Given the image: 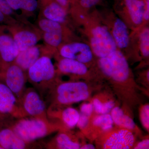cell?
<instances>
[{"instance_id": "obj_11", "label": "cell", "mask_w": 149, "mask_h": 149, "mask_svg": "<svg viewBox=\"0 0 149 149\" xmlns=\"http://www.w3.org/2000/svg\"><path fill=\"white\" fill-rule=\"evenodd\" d=\"M57 52L61 57L75 60L86 65L93 61L95 56L89 44L78 41L64 44Z\"/></svg>"}, {"instance_id": "obj_36", "label": "cell", "mask_w": 149, "mask_h": 149, "mask_svg": "<svg viewBox=\"0 0 149 149\" xmlns=\"http://www.w3.org/2000/svg\"><path fill=\"white\" fill-rule=\"evenodd\" d=\"M80 149H95V147L93 144H88L84 145L80 147Z\"/></svg>"}, {"instance_id": "obj_25", "label": "cell", "mask_w": 149, "mask_h": 149, "mask_svg": "<svg viewBox=\"0 0 149 149\" xmlns=\"http://www.w3.org/2000/svg\"><path fill=\"white\" fill-rule=\"evenodd\" d=\"M61 116L65 125L68 128H72L77 125L80 117V113L75 109L68 107L62 112Z\"/></svg>"}, {"instance_id": "obj_3", "label": "cell", "mask_w": 149, "mask_h": 149, "mask_svg": "<svg viewBox=\"0 0 149 149\" xmlns=\"http://www.w3.org/2000/svg\"><path fill=\"white\" fill-rule=\"evenodd\" d=\"M98 58L99 67L105 75L116 82L121 83L128 80L130 68L122 51L117 49L107 56Z\"/></svg>"}, {"instance_id": "obj_13", "label": "cell", "mask_w": 149, "mask_h": 149, "mask_svg": "<svg viewBox=\"0 0 149 149\" xmlns=\"http://www.w3.org/2000/svg\"><path fill=\"white\" fill-rule=\"evenodd\" d=\"M131 131L120 128L107 132L103 139V148L107 149L131 148L135 142V137Z\"/></svg>"}, {"instance_id": "obj_23", "label": "cell", "mask_w": 149, "mask_h": 149, "mask_svg": "<svg viewBox=\"0 0 149 149\" xmlns=\"http://www.w3.org/2000/svg\"><path fill=\"white\" fill-rule=\"evenodd\" d=\"M54 144L57 148L61 149H80V144L74 141L68 134L59 133L57 136Z\"/></svg>"}, {"instance_id": "obj_19", "label": "cell", "mask_w": 149, "mask_h": 149, "mask_svg": "<svg viewBox=\"0 0 149 149\" xmlns=\"http://www.w3.org/2000/svg\"><path fill=\"white\" fill-rule=\"evenodd\" d=\"M37 27L42 32L72 33L68 26L41 16L37 20Z\"/></svg>"}, {"instance_id": "obj_10", "label": "cell", "mask_w": 149, "mask_h": 149, "mask_svg": "<svg viewBox=\"0 0 149 149\" xmlns=\"http://www.w3.org/2000/svg\"><path fill=\"white\" fill-rule=\"evenodd\" d=\"M19 52L7 26L0 24V71L15 62Z\"/></svg>"}, {"instance_id": "obj_9", "label": "cell", "mask_w": 149, "mask_h": 149, "mask_svg": "<svg viewBox=\"0 0 149 149\" xmlns=\"http://www.w3.org/2000/svg\"><path fill=\"white\" fill-rule=\"evenodd\" d=\"M27 77L26 72L15 63L0 71V77L3 80L4 83L14 94L19 102L24 93Z\"/></svg>"}, {"instance_id": "obj_28", "label": "cell", "mask_w": 149, "mask_h": 149, "mask_svg": "<svg viewBox=\"0 0 149 149\" xmlns=\"http://www.w3.org/2000/svg\"><path fill=\"white\" fill-rule=\"evenodd\" d=\"M141 123L144 128L148 131L149 129V106L146 104L142 107L140 111Z\"/></svg>"}, {"instance_id": "obj_33", "label": "cell", "mask_w": 149, "mask_h": 149, "mask_svg": "<svg viewBox=\"0 0 149 149\" xmlns=\"http://www.w3.org/2000/svg\"><path fill=\"white\" fill-rule=\"evenodd\" d=\"M115 103L112 100H109L102 102L101 114L109 113L114 107Z\"/></svg>"}, {"instance_id": "obj_21", "label": "cell", "mask_w": 149, "mask_h": 149, "mask_svg": "<svg viewBox=\"0 0 149 149\" xmlns=\"http://www.w3.org/2000/svg\"><path fill=\"white\" fill-rule=\"evenodd\" d=\"M11 8L21 11L24 15L31 16L39 8L38 0H7Z\"/></svg>"}, {"instance_id": "obj_1", "label": "cell", "mask_w": 149, "mask_h": 149, "mask_svg": "<svg viewBox=\"0 0 149 149\" xmlns=\"http://www.w3.org/2000/svg\"><path fill=\"white\" fill-rule=\"evenodd\" d=\"M85 15L81 22L85 24V34L94 55L104 57L118 49L109 29L102 22L99 14Z\"/></svg>"}, {"instance_id": "obj_24", "label": "cell", "mask_w": 149, "mask_h": 149, "mask_svg": "<svg viewBox=\"0 0 149 149\" xmlns=\"http://www.w3.org/2000/svg\"><path fill=\"white\" fill-rule=\"evenodd\" d=\"M113 123L111 115L109 113L99 114L93 120V126L103 132H107L111 130Z\"/></svg>"}, {"instance_id": "obj_26", "label": "cell", "mask_w": 149, "mask_h": 149, "mask_svg": "<svg viewBox=\"0 0 149 149\" xmlns=\"http://www.w3.org/2000/svg\"><path fill=\"white\" fill-rule=\"evenodd\" d=\"M67 11L70 14L72 12L82 9L80 0H54Z\"/></svg>"}, {"instance_id": "obj_12", "label": "cell", "mask_w": 149, "mask_h": 149, "mask_svg": "<svg viewBox=\"0 0 149 149\" xmlns=\"http://www.w3.org/2000/svg\"><path fill=\"white\" fill-rule=\"evenodd\" d=\"M19 103L25 116L47 118L45 102L34 90L29 89L24 92Z\"/></svg>"}, {"instance_id": "obj_2", "label": "cell", "mask_w": 149, "mask_h": 149, "mask_svg": "<svg viewBox=\"0 0 149 149\" xmlns=\"http://www.w3.org/2000/svg\"><path fill=\"white\" fill-rule=\"evenodd\" d=\"M16 135L27 143L44 138L56 130V127L47 118H22L11 128Z\"/></svg>"}, {"instance_id": "obj_27", "label": "cell", "mask_w": 149, "mask_h": 149, "mask_svg": "<svg viewBox=\"0 0 149 149\" xmlns=\"http://www.w3.org/2000/svg\"><path fill=\"white\" fill-rule=\"evenodd\" d=\"M0 11L6 15L13 17L18 21H25L19 17L16 12L11 8L7 0H0Z\"/></svg>"}, {"instance_id": "obj_35", "label": "cell", "mask_w": 149, "mask_h": 149, "mask_svg": "<svg viewBox=\"0 0 149 149\" xmlns=\"http://www.w3.org/2000/svg\"><path fill=\"white\" fill-rule=\"evenodd\" d=\"M149 148V139H145L141 141L134 147L136 149H147Z\"/></svg>"}, {"instance_id": "obj_29", "label": "cell", "mask_w": 149, "mask_h": 149, "mask_svg": "<svg viewBox=\"0 0 149 149\" xmlns=\"http://www.w3.org/2000/svg\"><path fill=\"white\" fill-rule=\"evenodd\" d=\"M103 0H80V6L85 13L94 7L101 3Z\"/></svg>"}, {"instance_id": "obj_32", "label": "cell", "mask_w": 149, "mask_h": 149, "mask_svg": "<svg viewBox=\"0 0 149 149\" xmlns=\"http://www.w3.org/2000/svg\"><path fill=\"white\" fill-rule=\"evenodd\" d=\"M93 104L91 103H85L82 105L80 107V113L87 116L88 117H91L93 111Z\"/></svg>"}, {"instance_id": "obj_7", "label": "cell", "mask_w": 149, "mask_h": 149, "mask_svg": "<svg viewBox=\"0 0 149 149\" xmlns=\"http://www.w3.org/2000/svg\"><path fill=\"white\" fill-rule=\"evenodd\" d=\"M89 88L82 82L61 83L56 89V100L61 104L67 105L85 100L89 97Z\"/></svg>"}, {"instance_id": "obj_30", "label": "cell", "mask_w": 149, "mask_h": 149, "mask_svg": "<svg viewBox=\"0 0 149 149\" xmlns=\"http://www.w3.org/2000/svg\"><path fill=\"white\" fill-rule=\"evenodd\" d=\"M20 21L17 20L13 17L6 15L0 11V24L9 26L14 25Z\"/></svg>"}, {"instance_id": "obj_14", "label": "cell", "mask_w": 149, "mask_h": 149, "mask_svg": "<svg viewBox=\"0 0 149 149\" xmlns=\"http://www.w3.org/2000/svg\"><path fill=\"white\" fill-rule=\"evenodd\" d=\"M6 115L25 117L16 96L4 83L0 82V116Z\"/></svg>"}, {"instance_id": "obj_18", "label": "cell", "mask_w": 149, "mask_h": 149, "mask_svg": "<svg viewBox=\"0 0 149 149\" xmlns=\"http://www.w3.org/2000/svg\"><path fill=\"white\" fill-rule=\"evenodd\" d=\"M27 143L19 137L11 128L0 130V146L3 149H23Z\"/></svg>"}, {"instance_id": "obj_16", "label": "cell", "mask_w": 149, "mask_h": 149, "mask_svg": "<svg viewBox=\"0 0 149 149\" xmlns=\"http://www.w3.org/2000/svg\"><path fill=\"white\" fill-rule=\"evenodd\" d=\"M56 52L45 45H37L19 52L15 63L27 73L28 70L42 56L47 54H54Z\"/></svg>"}, {"instance_id": "obj_6", "label": "cell", "mask_w": 149, "mask_h": 149, "mask_svg": "<svg viewBox=\"0 0 149 149\" xmlns=\"http://www.w3.org/2000/svg\"><path fill=\"white\" fill-rule=\"evenodd\" d=\"M7 27L19 52L36 45L42 39V32L27 21H19Z\"/></svg>"}, {"instance_id": "obj_5", "label": "cell", "mask_w": 149, "mask_h": 149, "mask_svg": "<svg viewBox=\"0 0 149 149\" xmlns=\"http://www.w3.org/2000/svg\"><path fill=\"white\" fill-rule=\"evenodd\" d=\"M102 13L99 14L101 19L109 29L118 49L123 52L128 48L131 46V35L127 24L113 12Z\"/></svg>"}, {"instance_id": "obj_8", "label": "cell", "mask_w": 149, "mask_h": 149, "mask_svg": "<svg viewBox=\"0 0 149 149\" xmlns=\"http://www.w3.org/2000/svg\"><path fill=\"white\" fill-rule=\"evenodd\" d=\"M147 0H116L118 11L124 17L123 20L130 29L135 31L143 26L144 8Z\"/></svg>"}, {"instance_id": "obj_17", "label": "cell", "mask_w": 149, "mask_h": 149, "mask_svg": "<svg viewBox=\"0 0 149 149\" xmlns=\"http://www.w3.org/2000/svg\"><path fill=\"white\" fill-rule=\"evenodd\" d=\"M57 68L60 72L63 74L83 76L88 72L87 65L72 59L61 57L59 59Z\"/></svg>"}, {"instance_id": "obj_34", "label": "cell", "mask_w": 149, "mask_h": 149, "mask_svg": "<svg viewBox=\"0 0 149 149\" xmlns=\"http://www.w3.org/2000/svg\"><path fill=\"white\" fill-rule=\"evenodd\" d=\"M102 103V102L98 98L93 100V105L94 110L97 114H101Z\"/></svg>"}, {"instance_id": "obj_20", "label": "cell", "mask_w": 149, "mask_h": 149, "mask_svg": "<svg viewBox=\"0 0 149 149\" xmlns=\"http://www.w3.org/2000/svg\"><path fill=\"white\" fill-rule=\"evenodd\" d=\"M111 115L114 123L120 128L128 130H135L136 123L134 120L119 107H115L111 111Z\"/></svg>"}, {"instance_id": "obj_15", "label": "cell", "mask_w": 149, "mask_h": 149, "mask_svg": "<svg viewBox=\"0 0 149 149\" xmlns=\"http://www.w3.org/2000/svg\"><path fill=\"white\" fill-rule=\"evenodd\" d=\"M38 1L40 16L69 27V13L63 7L54 0H38Z\"/></svg>"}, {"instance_id": "obj_4", "label": "cell", "mask_w": 149, "mask_h": 149, "mask_svg": "<svg viewBox=\"0 0 149 149\" xmlns=\"http://www.w3.org/2000/svg\"><path fill=\"white\" fill-rule=\"evenodd\" d=\"M52 54H54L42 56L27 71L30 83L39 89L48 88L55 77V68L52 59Z\"/></svg>"}, {"instance_id": "obj_31", "label": "cell", "mask_w": 149, "mask_h": 149, "mask_svg": "<svg viewBox=\"0 0 149 149\" xmlns=\"http://www.w3.org/2000/svg\"><path fill=\"white\" fill-rule=\"evenodd\" d=\"M90 117L80 113V117L77 125L81 130H84L88 127L90 123Z\"/></svg>"}, {"instance_id": "obj_22", "label": "cell", "mask_w": 149, "mask_h": 149, "mask_svg": "<svg viewBox=\"0 0 149 149\" xmlns=\"http://www.w3.org/2000/svg\"><path fill=\"white\" fill-rule=\"evenodd\" d=\"M138 40V48L141 55L148 58L149 56V28L148 25L141 27L133 31Z\"/></svg>"}]
</instances>
